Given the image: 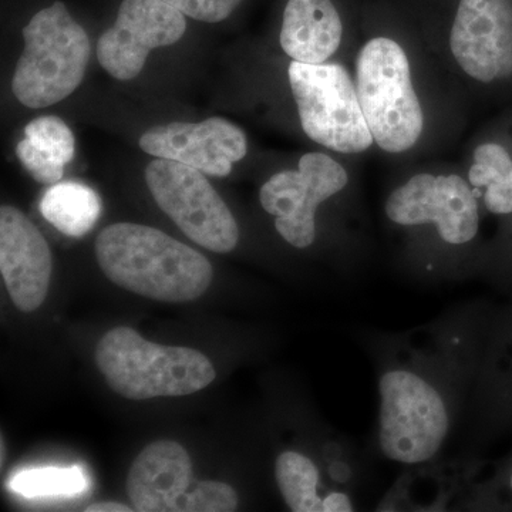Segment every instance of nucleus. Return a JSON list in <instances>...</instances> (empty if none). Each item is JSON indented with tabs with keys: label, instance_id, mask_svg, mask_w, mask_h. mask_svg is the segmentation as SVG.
<instances>
[{
	"label": "nucleus",
	"instance_id": "1",
	"mask_svg": "<svg viewBox=\"0 0 512 512\" xmlns=\"http://www.w3.org/2000/svg\"><path fill=\"white\" fill-rule=\"evenodd\" d=\"M94 249L101 271L113 284L153 301H195L214 278L204 255L147 225H110L100 232Z\"/></svg>",
	"mask_w": 512,
	"mask_h": 512
},
{
	"label": "nucleus",
	"instance_id": "2",
	"mask_svg": "<svg viewBox=\"0 0 512 512\" xmlns=\"http://www.w3.org/2000/svg\"><path fill=\"white\" fill-rule=\"evenodd\" d=\"M96 363L113 392L136 402L188 396L204 390L217 377L204 353L148 342L127 326L111 329L101 338Z\"/></svg>",
	"mask_w": 512,
	"mask_h": 512
},
{
	"label": "nucleus",
	"instance_id": "3",
	"mask_svg": "<svg viewBox=\"0 0 512 512\" xmlns=\"http://www.w3.org/2000/svg\"><path fill=\"white\" fill-rule=\"evenodd\" d=\"M22 33L25 49L12 92L29 109L55 106L83 83L92 53L89 35L60 0L35 13Z\"/></svg>",
	"mask_w": 512,
	"mask_h": 512
},
{
	"label": "nucleus",
	"instance_id": "4",
	"mask_svg": "<svg viewBox=\"0 0 512 512\" xmlns=\"http://www.w3.org/2000/svg\"><path fill=\"white\" fill-rule=\"evenodd\" d=\"M355 82L377 146L390 154L412 150L424 131V113L403 47L386 36L367 40L357 53Z\"/></svg>",
	"mask_w": 512,
	"mask_h": 512
},
{
	"label": "nucleus",
	"instance_id": "5",
	"mask_svg": "<svg viewBox=\"0 0 512 512\" xmlns=\"http://www.w3.org/2000/svg\"><path fill=\"white\" fill-rule=\"evenodd\" d=\"M379 446L394 463L416 466L443 447L450 414L439 390L419 373L392 369L379 380Z\"/></svg>",
	"mask_w": 512,
	"mask_h": 512
},
{
	"label": "nucleus",
	"instance_id": "6",
	"mask_svg": "<svg viewBox=\"0 0 512 512\" xmlns=\"http://www.w3.org/2000/svg\"><path fill=\"white\" fill-rule=\"evenodd\" d=\"M289 86L306 136L342 154H359L375 143L360 107L356 82L339 63L291 62Z\"/></svg>",
	"mask_w": 512,
	"mask_h": 512
},
{
	"label": "nucleus",
	"instance_id": "7",
	"mask_svg": "<svg viewBox=\"0 0 512 512\" xmlns=\"http://www.w3.org/2000/svg\"><path fill=\"white\" fill-rule=\"evenodd\" d=\"M144 177L158 207L192 242L217 254L234 251L237 221L207 175L190 165L156 158Z\"/></svg>",
	"mask_w": 512,
	"mask_h": 512
},
{
	"label": "nucleus",
	"instance_id": "8",
	"mask_svg": "<svg viewBox=\"0 0 512 512\" xmlns=\"http://www.w3.org/2000/svg\"><path fill=\"white\" fill-rule=\"evenodd\" d=\"M349 174L325 153L305 154L298 170H286L269 178L259 201L275 217L278 234L298 249L311 247L316 239V211L322 202L345 190Z\"/></svg>",
	"mask_w": 512,
	"mask_h": 512
},
{
	"label": "nucleus",
	"instance_id": "9",
	"mask_svg": "<svg viewBox=\"0 0 512 512\" xmlns=\"http://www.w3.org/2000/svg\"><path fill=\"white\" fill-rule=\"evenodd\" d=\"M387 218L402 227L431 224L450 245L477 237L480 212L471 184L457 174L413 175L392 191L384 204Z\"/></svg>",
	"mask_w": 512,
	"mask_h": 512
},
{
	"label": "nucleus",
	"instance_id": "10",
	"mask_svg": "<svg viewBox=\"0 0 512 512\" xmlns=\"http://www.w3.org/2000/svg\"><path fill=\"white\" fill-rule=\"evenodd\" d=\"M185 32V15L164 0H123L113 26L99 37L97 60L113 79L130 82L151 50L175 45Z\"/></svg>",
	"mask_w": 512,
	"mask_h": 512
},
{
	"label": "nucleus",
	"instance_id": "11",
	"mask_svg": "<svg viewBox=\"0 0 512 512\" xmlns=\"http://www.w3.org/2000/svg\"><path fill=\"white\" fill-rule=\"evenodd\" d=\"M451 55L480 83L512 76V0H460L450 30Z\"/></svg>",
	"mask_w": 512,
	"mask_h": 512
},
{
	"label": "nucleus",
	"instance_id": "12",
	"mask_svg": "<svg viewBox=\"0 0 512 512\" xmlns=\"http://www.w3.org/2000/svg\"><path fill=\"white\" fill-rule=\"evenodd\" d=\"M138 144L148 156L190 165L218 178L228 177L234 164L248 153L247 134L222 117L153 127L140 137Z\"/></svg>",
	"mask_w": 512,
	"mask_h": 512
},
{
	"label": "nucleus",
	"instance_id": "13",
	"mask_svg": "<svg viewBox=\"0 0 512 512\" xmlns=\"http://www.w3.org/2000/svg\"><path fill=\"white\" fill-rule=\"evenodd\" d=\"M0 272L19 311H36L45 302L53 272L52 251L39 228L12 205L0 208Z\"/></svg>",
	"mask_w": 512,
	"mask_h": 512
},
{
	"label": "nucleus",
	"instance_id": "14",
	"mask_svg": "<svg viewBox=\"0 0 512 512\" xmlns=\"http://www.w3.org/2000/svg\"><path fill=\"white\" fill-rule=\"evenodd\" d=\"M192 480L187 450L177 441L158 440L140 451L131 464L127 493L140 512H178Z\"/></svg>",
	"mask_w": 512,
	"mask_h": 512
},
{
	"label": "nucleus",
	"instance_id": "15",
	"mask_svg": "<svg viewBox=\"0 0 512 512\" xmlns=\"http://www.w3.org/2000/svg\"><path fill=\"white\" fill-rule=\"evenodd\" d=\"M343 23L332 0H288L279 43L293 62L328 63L338 52Z\"/></svg>",
	"mask_w": 512,
	"mask_h": 512
},
{
	"label": "nucleus",
	"instance_id": "16",
	"mask_svg": "<svg viewBox=\"0 0 512 512\" xmlns=\"http://www.w3.org/2000/svg\"><path fill=\"white\" fill-rule=\"evenodd\" d=\"M40 212L57 231L80 238L99 221L101 200L89 185L66 181L50 185L40 201Z\"/></svg>",
	"mask_w": 512,
	"mask_h": 512
},
{
	"label": "nucleus",
	"instance_id": "17",
	"mask_svg": "<svg viewBox=\"0 0 512 512\" xmlns=\"http://www.w3.org/2000/svg\"><path fill=\"white\" fill-rule=\"evenodd\" d=\"M468 181L484 190L485 208L497 215L512 214V158L497 143L480 144L474 150Z\"/></svg>",
	"mask_w": 512,
	"mask_h": 512
},
{
	"label": "nucleus",
	"instance_id": "18",
	"mask_svg": "<svg viewBox=\"0 0 512 512\" xmlns=\"http://www.w3.org/2000/svg\"><path fill=\"white\" fill-rule=\"evenodd\" d=\"M275 478L289 510L293 512H323L318 493L320 476L311 458L298 451H284L276 458Z\"/></svg>",
	"mask_w": 512,
	"mask_h": 512
},
{
	"label": "nucleus",
	"instance_id": "19",
	"mask_svg": "<svg viewBox=\"0 0 512 512\" xmlns=\"http://www.w3.org/2000/svg\"><path fill=\"white\" fill-rule=\"evenodd\" d=\"M9 491L25 498L76 497L89 488V478L80 466L32 468L13 474Z\"/></svg>",
	"mask_w": 512,
	"mask_h": 512
},
{
	"label": "nucleus",
	"instance_id": "20",
	"mask_svg": "<svg viewBox=\"0 0 512 512\" xmlns=\"http://www.w3.org/2000/svg\"><path fill=\"white\" fill-rule=\"evenodd\" d=\"M25 136L33 146L56 163L64 167L72 163L76 154V141L73 131L59 117H37L26 126Z\"/></svg>",
	"mask_w": 512,
	"mask_h": 512
},
{
	"label": "nucleus",
	"instance_id": "21",
	"mask_svg": "<svg viewBox=\"0 0 512 512\" xmlns=\"http://www.w3.org/2000/svg\"><path fill=\"white\" fill-rule=\"evenodd\" d=\"M238 495L231 485L220 481H202L185 494L178 512H231L237 510Z\"/></svg>",
	"mask_w": 512,
	"mask_h": 512
},
{
	"label": "nucleus",
	"instance_id": "22",
	"mask_svg": "<svg viewBox=\"0 0 512 512\" xmlns=\"http://www.w3.org/2000/svg\"><path fill=\"white\" fill-rule=\"evenodd\" d=\"M16 156L33 180L45 185L60 183L64 174V165L56 163L52 158L33 146L28 138H23L16 146Z\"/></svg>",
	"mask_w": 512,
	"mask_h": 512
},
{
	"label": "nucleus",
	"instance_id": "23",
	"mask_svg": "<svg viewBox=\"0 0 512 512\" xmlns=\"http://www.w3.org/2000/svg\"><path fill=\"white\" fill-rule=\"evenodd\" d=\"M188 18L204 23H221L234 15L244 0H164Z\"/></svg>",
	"mask_w": 512,
	"mask_h": 512
},
{
	"label": "nucleus",
	"instance_id": "24",
	"mask_svg": "<svg viewBox=\"0 0 512 512\" xmlns=\"http://www.w3.org/2000/svg\"><path fill=\"white\" fill-rule=\"evenodd\" d=\"M352 500L345 493H330L323 501V512H349L353 511Z\"/></svg>",
	"mask_w": 512,
	"mask_h": 512
},
{
	"label": "nucleus",
	"instance_id": "25",
	"mask_svg": "<svg viewBox=\"0 0 512 512\" xmlns=\"http://www.w3.org/2000/svg\"><path fill=\"white\" fill-rule=\"evenodd\" d=\"M133 510V507H128V505L120 503H113V501H107V503L92 504L86 508L87 512H130Z\"/></svg>",
	"mask_w": 512,
	"mask_h": 512
},
{
	"label": "nucleus",
	"instance_id": "26",
	"mask_svg": "<svg viewBox=\"0 0 512 512\" xmlns=\"http://www.w3.org/2000/svg\"><path fill=\"white\" fill-rule=\"evenodd\" d=\"M3 461H5V444H3V440H2V464H3Z\"/></svg>",
	"mask_w": 512,
	"mask_h": 512
},
{
	"label": "nucleus",
	"instance_id": "27",
	"mask_svg": "<svg viewBox=\"0 0 512 512\" xmlns=\"http://www.w3.org/2000/svg\"><path fill=\"white\" fill-rule=\"evenodd\" d=\"M510 484H511V490H512V474H511Z\"/></svg>",
	"mask_w": 512,
	"mask_h": 512
}]
</instances>
